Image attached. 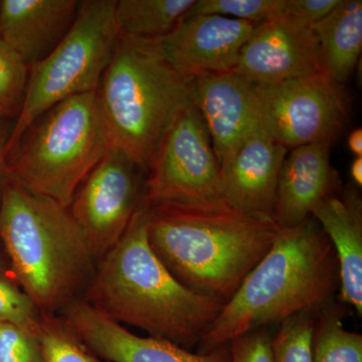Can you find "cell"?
Listing matches in <instances>:
<instances>
[{"label":"cell","instance_id":"cell-1","mask_svg":"<svg viewBox=\"0 0 362 362\" xmlns=\"http://www.w3.org/2000/svg\"><path fill=\"white\" fill-rule=\"evenodd\" d=\"M143 199L122 238L101 259L85 301L115 322L189 350L199 345L223 302L181 284L148 240Z\"/></svg>","mask_w":362,"mask_h":362},{"label":"cell","instance_id":"cell-2","mask_svg":"<svg viewBox=\"0 0 362 362\" xmlns=\"http://www.w3.org/2000/svg\"><path fill=\"white\" fill-rule=\"evenodd\" d=\"M280 228L273 216L242 213L223 202L149 207L147 233L173 277L226 304L270 251Z\"/></svg>","mask_w":362,"mask_h":362},{"label":"cell","instance_id":"cell-3","mask_svg":"<svg viewBox=\"0 0 362 362\" xmlns=\"http://www.w3.org/2000/svg\"><path fill=\"white\" fill-rule=\"evenodd\" d=\"M339 287L334 247L315 218L280 228L270 251L245 278L199 344V354L303 312L317 314Z\"/></svg>","mask_w":362,"mask_h":362},{"label":"cell","instance_id":"cell-4","mask_svg":"<svg viewBox=\"0 0 362 362\" xmlns=\"http://www.w3.org/2000/svg\"><path fill=\"white\" fill-rule=\"evenodd\" d=\"M111 145L149 169L164 136L194 105V80L175 70L156 39L119 35L97 90Z\"/></svg>","mask_w":362,"mask_h":362},{"label":"cell","instance_id":"cell-5","mask_svg":"<svg viewBox=\"0 0 362 362\" xmlns=\"http://www.w3.org/2000/svg\"><path fill=\"white\" fill-rule=\"evenodd\" d=\"M0 235L40 313L65 308L90 277L95 257L70 209L11 181L0 199Z\"/></svg>","mask_w":362,"mask_h":362},{"label":"cell","instance_id":"cell-6","mask_svg":"<svg viewBox=\"0 0 362 362\" xmlns=\"http://www.w3.org/2000/svg\"><path fill=\"white\" fill-rule=\"evenodd\" d=\"M111 146L97 92L70 97L26 131L8 164L9 180L69 209L78 188Z\"/></svg>","mask_w":362,"mask_h":362},{"label":"cell","instance_id":"cell-7","mask_svg":"<svg viewBox=\"0 0 362 362\" xmlns=\"http://www.w3.org/2000/svg\"><path fill=\"white\" fill-rule=\"evenodd\" d=\"M116 0L80 1L75 23L45 58L30 66L25 101L6 144L11 156L28 128L68 98L97 92L115 51Z\"/></svg>","mask_w":362,"mask_h":362},{"label":"cell","instance_id":"cell-8","mask_svg":"<svg viewBox=\"0 0 362 362\" xmlns=\"http://www.w3.org/2000/svg\"><path fill=\"white\" fill-rule=\"evenodd\" d=\"M144 201L149 207H197L226 202L221 168L195 105L183 112L150 165Z\"/></svg>","mask_w":362,"mask_h":362},{"label":"cell","instance_id":"cell-9","mask_svg":"<svg viewBox=\"0 0 362 362\" xmlns=\"http://www.w3.org/2000/svg\"><path fill=\"white\" fill-rule=\"evenodd\" d=\"M252 95L259 127L287 149L333 141L347 120L341 85L323 73L252 84Z\"/></svg>","mask_w":362,"mask_h":362},{"label":"cell","instance_id":"cell-10","mask_svg":"<svg viewBox=\"0 0 362 362\" xmlns=\"http://www.w3.org/2000/svg\"><path fill=\"white\" fill-rule=\"evenodd\" d=\"M137 165L110 147L78 188L70 209L95 259H102L127 230L143 201Z\"/></svg>","mask_w":362,"mask_h":362},{"label":"cell","instance_id":"cell-11","mask_svg":"<svg viewBox=\"0 0 362 362\" xmlns=\"http://www.w3.org/2000/svg\"><path fill=\"white\" fill-rule=\"evenodd\" d=\"M233 73L254 85H269L323 73L309 23L280 16L256 25Z\"/></svg>","mask_w":362,"mask_h":362},{"label":"cell","instance_id":"cell-12","mask_svg":"<svg viewBox=\"0 0 362 362\" xmlns=\"http://www.w3.org/2000/svg\"><path fill=\"white\" fill-rule=\"evenodd\" d=\"M64 322L86 346L109 362H232L230 343L207 354H192L175 343L138 337L85 300L65 308Z\"/></svg>","mask_w":362,"mask_h":362},{"label":"cell","instance_id":"cell-13","mask_svg":"<svg viewBox=\"0 0 362 362\" xmlns=\"http://www.w3.org/2000/svg\"><path fill=\"white\" fill-rule=\"evenodd\" d=\"M257 25L216 14L180 21L165 37L156 39L170 65L185 77L232 73L240 52Z\"/></svg>","mask_w":362,"mask_h":362},{"label":"cell","instance_id":"cell-14","mask_svg":"<svg viewBox=\"0 0 362 362\" xmlns=\"http://www.w3.org/2000/svg\"><path fill=\"white\" fill-rule=\"evenodd\" d=\"M194 105L221 168L258 127L252 84L233 71L199 76L194 78Z\"/></svg>","mask_w":362,"mask_h":362},{"label":"cell","instance_id":"cell-15","mask_svg":"<svg viewBox=\"0 0 362 362\" xmlns=\"http://www.w3.org/2000/svg\"><path fill=\"white\" fill-rule=\"evenodd\" d=\"M288 152L258 126L221 168L226 204L242 213L273 216L279 175Z\"/></svg>","mask_w":362,"mask_h":362},{"label":"cell","instance_id":"cell-16","mask_svg":"<svg viewBox=\"0 0 362 362\" xmlns=\"http://www.w3.org/2000/svg\"><path fill=\"white\" fill-rule=\"evenodd\" d=\"M333 141L323 140L292 149L279 175L274 220L281 228L303 223L322 199L337 187V175L330 163Z\"/></svg>","mask_w":362,"mask_h":362},{"label":"cell","instance_id":"cell-17","mask_svg":"<svg viewBox=\"0 0 362 362\" xmlns=\"http://www.w3.org/2000/svg\"><path fill=\"white\" fill-rule=\"evenodd\" d=\"M78 7L77 0H1L0 39L30 66L66 37Z\"/></svg>","mask_w":362,"mask_h":362},{"label":"cell","instance_id":"cell-18","mask_svg":"<svg viewBox=\"0 0 362 362\" xmlns=\"http://www.w3.org/2000/svg\"><path fill=\"white\" fill-rule=\"evenodd\" d=\"M334 247L339 273L340 297L362 316V207L354 192L345 199H322L311 214Z\"/></svg>","mask_w":362,"mask_h":362},{"label":"cell","instance_id":"cell-19","mask_svg":"<svg viewBox=\"0 0 362 362\" xmlns=\"http://www.w3.org/2000/svg\"><path fill=\"white\" fill-rule=\"evenodd\" d=\"M312 28L323 74L338 84L346 82L361 54V0H339L325 18Z\"/></svg>","mask_w":362,"mask_h":362},{"label":"cell","instance_id":"cell-20","mask_svg":"<svg viewBox=\"0 0 362 362\" xmlns=\"http://www.w3.org/2000/svg\"><path fill=\"white\" fill-rule=\"evenodd\" d=\"M195 0H119L115 23L119 35L140 39L165 37L180 25Z\"/></svg>","mask_w":362,"mask_h":362},{"label":"cell","instance_id":"cell-21","mask_svg":"<svg viewBox=\"0 0 362 362\" xmlns=\"http://www.w3.org/2000/svg\"><path fill=\"white\" fill-rule=\"evenodd\" d=\"M313 362H362V335L344 327L334 302L316 314Z\"/></svg>","mask_w":362,"mask_h":362},{"label":"cell","instance_id":"cell-22","mask_svg":"<svg viewBox=\"0 0 362 362\" xmlns=\"http://www.w3.org/2000/svg\"><path fill=\"white\" fill-rule=\"evenodd\" d=\"M44 362H104L81 341L64 320L42 313L37 332Z\"/></svg>","mask_w":362,"mask_h":362},{"label":"cell","instance_id":"cell-23","mask_svg":"<svg viewBox=\"0 0 362 362\" xmlns=\"http://www.w3.org/2000/svg\"><path fill=\"white\" fill-rule=\"evenodd\" d=\"M316 314H296L285 319L272 339L273 362H313Z\"/></svg>","mask_w":362,"mask_h":362},{"label":"cell","instance_id":"cell-24","mask_svg":"<svg viewBox=\"0 0 362 362\" xmlns=\"http://www.w3.org/2000/svg\"><path fill=\"white\" fill-rule=\"evenodd\" d=\"M284 4L285 0H195L185 18L202 14L232 16L235 20L250 21L258 25L283 16Z\"/></svg>","mask_w":362,"mask_h":362},{"label":"cell","instance_id":"cell-25","mask_svg":"<svg viewBox=\"0 0 362 362\" xmlns=\"http://www.w3.org/2000/svg\"><path fill=\"white\" fill-rule=\"evenodd\" d=\"M30 66L0 39V118L20 114Z\"/></svg>","mask_w":362,"mask_h":362},{"label":"cell","instance_id":"cell-26","mask_svg":"<svg viewBox=\"0 0 362 362\" xmlns=\"http://www.w3.org/2000/svg\"><path fill=\"white\" fill-rule=\"evenodd\" d=\"M40 314L23 290L0 277V322L11 324L37 334Z\"/></svg>","mask_w":362,"mask_h":362},{"label":"cell","instance_id":"cell-27","mask_svg":"<svg viewBox=\"0 0 362 362\" xmlns=\"http://www.w3.org/2000/svg\"><path fill=\"white\" fill-rule=\"evenodd\" d=\"M0 362H44L37 335L0 322Z\"/></svg>","mask_w":362,"mask_h":362},{"label":"cell","instance_id":"cell-28","mask_svg":"<svg viewBox=\"0 0 362 362\" xmlns=\"http://www.w3.org/2000/svg\"><path fill=\"white\" fill-rule=\"evenodd\" d=\"M272 339L266 327L233 338L230 342L232 362H273Z\"/></svg>","mask_w":362,"mask_h":362},{"label":"cell","instance_id":"cell-29","mask_svg":"<svg viewBox=\"0 0 362 362\" xmlns=\"http://www.w3.org/2000/svg\"><path fill=\"white\" fill-rule=\"evenodd\" d=\"M339 0H285L283 16L313 25L337 6Z\"/></svg>","mask_w":362,"mask_h":362},{"label":"cell","instance_id":"cell-30","mask_svg":"<svg viewBox=\"0 0 362 362\" xmlns=\"http://www.w3.org/2000/svg\"><path fill=\"white\" fill-rule=\"evenodd\" d=\"M8 141V136L6 133V127L4 125V118H0V199L4 194V188L8 185V162H7L6 144Z\"/></svg>","mask_w":362,"mask_h":362},{"label":"cell","instance_id":"cell-31","mask_svg":"<svg viewBox=\"0 0 362 362\" xmlns=\"http://www.w3.org/2000/svg\"><path fill=\"white\" fill-rule=\"evenodd\" d=\"M349 148L352 153L356 154V157L362 156V130L361 128L352 131L347 140Z\"/></svg>","mask_w":362,"mask_h":362},{"label":"cell","instance_id":"cell-32","mask_svg":"<svg viewBox=\"0 0 362 362\" xmlns=\"http://www.w3.org/2000/svg\"><path fill=\"white\" fill-rule=\"evenodd\" d=\"M350 175L357 185H362V157H356L351 163Z\"/></svg>","mask_w":362,"mask_h":362},{"label":"cell","instance_id":"cell-33","mask_svg":"<svg viewBox=\"0 0 362 362\" xmlns=\"http://www.w3.org/2000/svg\"><path fill=\"white\" fill-rule=\"evenodd\" d=\"M0 2H1V1H0Z\"/></svg>","mask_w":362,"mask_h":362}]
</instances>
